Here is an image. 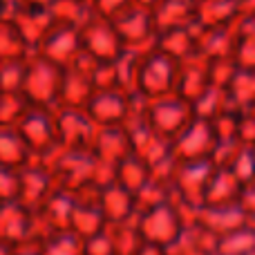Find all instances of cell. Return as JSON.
<instances>
[{
	"instance_id": "cell-39",
	"label": "cell",
	"mask_w": 255,
	"mask_h": 255,
	"mask_svg": "<svg viewBox=\"0 0 255 255\" xmlns=\"http://www.w3.org/2000/svg\"><path fill=\"white\" fill-rule=\"evenodd\" d=\"M235 63H238L240 67L255 70V36H238Z\"/></svg>"
},
{
	"instance_id": "cell-18",
	"label": "cell",
	"mask_w": 255,
	"mask_h": 255,
	"mask_svg": "<svg viewBox=\"0 0 255 255\" xmlns=\"http://www.w3.org/2000/svg\"><path fill=\"white\" fill-rule=\"evenodd\" d=\"M11 22L20 31L22 40L31 49V54L36 52V47L45 38V34L54 27V18L49 13V9H36V7H20L16 16L11 18Z\"/></svg>"
},
{
	"instance_id": "cell-44",
	"label": "cell",
	"mask_w": 255,
	"mask_h": 255,
	"mask_svg": "<svg viewBox=\"0 0 255 255\" xmlns=\"http://www.w3.org/2000/svg\"><path fill=\"white\" fill-rule=\"evenodd\" d=\"M253 115H255V110H253Z\"/></svg>"
},
{
	"instance_id": "cell-42",
	"label": "cell",
	"mask_w": 255,
	"mask_h": 255,
	"mask_svg": "<svg viewBox=\"0 0 255 255\" xmlns=\"http://www.w3.org/2000/svg\"><path fill=\"white\" fill-rule=\"evenodd\" d=\"M163 0H134V4L136 7H141V9H148V11H154V9L161 4Z\"/></svg>"
},
{
	"instance_id": "cell-40",
	"label": "cell",
	"mask_w": 255,
	"mask_h": 255,
	"mask_svg": "<svg viewBox=\"0 0 255 255\" xmlns=\"http://www.w3.org/2000/svg\"><path fill=\"white\" fill-rule=\"evenodd\" d=\"M238 143L240 145H255V115L253 112H242L238 128Z\"/></svg>"
},
{
	"instance_id": "cell-12",
	"label": "cell",
	"mask_w": 255,
	"mask_h": 255,
	"mask_svg": "<svg viewBox=\"0 0 255 255\" xmlns=\"http://www.w3.org/2000/svg\"><path fill=\"white\" fill-rule=\"evenodd\" d=\"M85 112L97 128L124 126L130 115V94L121 90H99L85 106Z\"/></svg>"
},
{
	"instance_id": "cell-25",
	"label": "cell",
	"mask_w": 255,
	"mask_h": 255,
	"mask_svg": "<svg viewBox=\"0 0 255 255\" xmlns=\"http://www.w3.org/2000/svg\"><path fill=\"white\" fill-rule=\"evenodd\" d=\"M229 103L231 108L240 112H253L255 110V70L249 67H238L235 76L231 79L229 88Z\"/></svg>"
},
{
	"instance_id": "cell-28",
	"label": "cell",
	"mask_w": 255,
	"mask_h": 255,
	"mask_svg": "<svg viewBox=\"0 0 255 255\" xmlns=\"http://www.w3.org/2000/svg\"><path fill=\"white\" fill-rule=\"evenodd\" d=\"M31 49L22 40L20 31L11 20H0V63L4 61H22L29 58Z\"/></svg>"
},
{
	"instance_id": "cell-17",
	"label": "cell",
	"mask_w": 255,
	"mask_h": 255,
	"mask_svg": "<svg viewBox=\"0 0 255 255\" xmlns=\"http://www.w3.org/2000/svg\"><path fill=\"white\" fill-rule=\"evenodd\" d=\"M244 13L242 0H197V27L215 29V27H233Z\"/></svg>"
},
{
	"instance_id": "cell-13",
	"label": "cell",
	"mask_w": 255,
	"mask_h": 255,
	"mask_svg": "<svg viewBox=\"0 0 255 255\" xmlns=\"http://www.w3.org/2000/svg\"><path fill=\"white\" fill-rule=\"evenodd\" d=\"M197 43H199V27L197 22H193V25H184V27L159 29L157 36H154L152 49L175 58L177 63H184L199 56Z\"/></svg>"
},
{
	"instance_id": "cell-33",
	"label": "cell",
	"mask_w": 255,
	"mask_h": 255,
	"mask_svg": "<svg viewBox=\"0 0 255 255\" xmlns=\"http://www.w3.org/2000/svg\"><path fill=\"white\" fill-rule=\"evenodd\" d=\"M27 110L29 103L22 94H0V128H16Z\"/></svg>"
},
{
	"instance_id": "cell-27",
	"label": "cell",
	"mask_w": 255,
	"mask_h": 255,
	"mask_svg": "<svg viewBox=\"0 0 255 255\" xmlns=\"http://www.w3.org/2000/svg\"><path fill=\"white\" fill-rule=\"evenodd\" d=\"M97 193H99L101 206L106 208L108 213L119 215V217H124L130 213V208L134 206V199H136L134 195L128 193L124 186H119L115 179H108V181H103V184H99Z\"/></svg>"
},
{
	"instance_id": "cell-32",
	"label": "cell",
	"mask_w": 255,
	"mask_h": 255,
	"mask_svg": "<svg viewBox=\"0 0 255 255\" xmlns=\"http://www.w3.org/2000/svg\"><path fill=\"white\" fill-rule=\"evenodd\" d=\"M27 58L0 63V94H22Z\"/></svg>"
},
{
	"instance_id": "cell-36",
	"label": "cell",
	"mask_w": 255,
	"mask_h": 255,
	"mask_svg": "<svg viewBox=\"0 0 255 255\" xmlns=\"http://www.w3.org/2000/svg\"><path fill=\"white\" fill-rule=\"evenodd\" d=\"M238 63L235 58H220V61H208V74H211V85L226 90L231 79L238 72Z\"/></svg>"
},
{
	"instance_id": "cell-6",
	"label": "cell",
	"mask_w": 255,
	"mask_h": 255,
	"mask_svg": "<svg viewBox=\"0 0 255 255\" xmlns=\"http://www.w3.org/2000/svg\"><path fill=\"white\" fill-rule=\"evenodd\" d=\"M56 121L58 143L63 150H92L99 128L90 119V115L79 108H56L54 110Z\"/></svg>"
},
{
	"instance_id": "cell-10",
	"label": "cell",
	"mask_w": 255,
	"mask_h": 255,
	"mask_svg": "<svg viewBox=\"0 0 255 255\" xmlns=\"http://www.w3.org/2000/svg\"><path fill=\"white\" fill-rule=\"evenodd\" d=\"M81 52H83V47H81L79 27L54 22V27L45 34V38L40 40V45L36 47L34 54H38V56L47 58V61L56 63L61 67H70Z\"/></svg>"
},
{
	"instance_id": "cell-34",
	"label": "cell",
	"mask_w": 255,
	"mask_h": 255,
	"mask_svg": "<svg viewBox=\"0 0 255 255\" xmlns=\"http://www.w3.org/2000/svg\"><path fill=\"white\" fill-rule=\"evenodd\" d=\"M229 170L238 177L242 186L251 184L255 179V145H240L235 150L233 161L229 163Z\"/></svg>"
},
{
	"instance_id": "cell-43",
	"label": "cell",
	"mask_w": 255,
	"mask_h": 255,
	"mask_svg": "<svg viewBox=\"0 0 255 255\" xmlns=\"http://www.w3.org/2000/svg\"><path fill=\"white\" fill-rule=\"evenodd\" d=\"M244 2H247V0H242V4H244Z\"/></svg>"
},
{
	"instance_id": "cell-5",
	"label": "cell",
	"mask_w": 255,
	"mask_h": 255,
	"mask_svg": "<svg viewBox=\"0 0 255 255\" xmlns=\"http://www.w3.org/2000/svg\"><path fill=\"white\" fill-rule=\"evenodd\" d=\"M213 172H215V163L211 159L177 161L175 175H172V190L186 204L206 206V193H208V186H211Z\"/></svg>"
},
{
	"instance_id": "cell-14",
	"label": "cell",
	"mask_w": 255,
	"mask_h": 255,
	"mask_svg": "<svg viewBox=\"0 0 255 255\" xmlns=\"http://www.w3.org/2000/svg\"><path fill=\"white\" fill-rule=\"evenodd\" d=\"M92 152L99 159L101 168L112 172V168L132 152V143H130V136H128L126 128L124 126L99 128L97 139L92 143Z\"/></svg>"
},
{
	"instance_id": "cell-4",
	"label": "cell",
	"mask_w": 255,
	"mask_h": 255,
	"mask_svg": "<svg viewBox=\"0 0 255 255\" xmlns=\"http://www.w3.org/2000/svg\"><path fill=\"white\" fill-rule=\"evenodd\" d=\"M16 130L20 134V139L25 141V145L29 148L34 161L49 163L54 154L61 150L58 134H56V121H54V110L29 106L25 117L18 121Z\"/></svg>"
},
{
	"instance_id": "cell-38",
	"label": "cell",
	"mask_w": 255,
	"mask_h": 255,
	"mask_svg": "<svg viewBox=\"0 0 255 255\" xmlns=\"http://www.w3.org/2000/svg\"><path fill=\"white\" fill-rule=\"evenodd\" d=\"M92 85L94 90H119L117 83V72H115V63H99L97 70L92 74Z\"/></svg>"
},
{
	"instance_id": "cell-9",
	"label": "cell",
	"mask_w": 255,
	"mask_h": 255,
	"mask_svg": "<svg viewBox=\"0 0 255 255\" xmlns=\"http://www.w3.org/2000/svg\"><path fill=\"white\" fill-rule=\"evenodd\" d=\"M217 148L213 126L208 121L195 119L181 134L172 139V154L177 161H202L211 159Z\"/></svg>"
},
{
	"instance_id": "cell-29",
	"label": "cell",
	"mask_w": 255,
	"mask_h": 255,
	"mask_svg": "<svg viewBox=\"0 0 255 255\" xmlns=\"http://www.w3.org/2000/svg\"><path fill=\"white\" fill-rule=\"evenodd\" d=\"M145 49H132L126 47L124 54L115 61V72H117V83L119 90L126 94L136 92V70H139L141 56H143Z\"/></svg>"
},
{
	"instance_id": "cell-11",
	"label": "cell",
	"mask_w": 255,
	"mask_h": 255,
	"mask_svg": "<svg viewBox=\"0 0 255 255\" xmlns=\"http://www.w3.org/2000/svg\"><path fill=\"white\" fill-rule=\"evenodd\" d=\"M115 29L119 38L124 40L126 47L132 49H150L157 36V22H154V13L141 7H130L124 16H119L115 22Z\"/></svg>"
},
{
	"instance_id": "cell-31",
	"label": "cell",
	"mask_w": 255,
	"mask_h": 255,
	"mask_svg": "<svg viewBox=\"0 0 255 255\" xmlns=\"http://www.w3.org/2000/svg\"><path fill=\"white\" fill-rule=\"evenodd\" d=\"M240 119H242V112L235 110V108H226V110L220 112L213 121H208V124L213 126L217 143H238Z\"/></svg>"
},
{
	"instance_id": "cell-19",
	"label": "cell",
	"mask_w": 255,
	"mask_h": 255,
	"mask_svg": "<svg viewBox=\"0 0 255 255\" xmlns=\"http://www.w3.org/2000/svg\"><path fill=\"white\" fill-rule=\"evenodd\" d=\"M235 47H238L235 27H215V29H202L199 27L197 49L204 61L235 58Z\"/></svg>"
},
{
	"instance_id": "cell-30",
	"label": "cell",
	"mask_w": 255,
	"mask_h": 255,
	"mask_svg": "<svg viewBox=\"0 0 255 255\" xmlns=\"http://www.w3.org/2000/svg\"><path fill=\"white\" fill-rule=\"evenodd\" d=\"M190 106H193L195 119L213 121L220 112H224L226 108H231V103H229V94H226V90L213 85V88H208L206 92H204L195 103H190Z\"/></svg>"
},
{
	"instance_id": "cell-26",
	"label": "cell",
	"mask_w": 255,
	"mask_h": 255,
	"mask_svg": "<svg viewBox=\"0 0 255 255\" xmlns=\"http://www.w3.org/2000/svg\"><path fill=\"white\" fill-rule=\"evenodd\" d=\"M49 13H52L54 22H58V25H72L79 27V29L94 16L90 0H52L49 2Z\"/></svg>"
},
{
	"instance_id": "cell-15",
	"label": "cell",
	"mask_w": 255,
	"mask_h": 255,
	"mask_svg": "<svg viewBox=\"0 0 255 255\" xmlns=\"http://www.w3.org/2000/svg\"><path fill=\"white\" fill-rule=\"evenodd\" d=\"M18 177H20V190H18L20 204H40L56 190L52 170L43 161H31L29 166L18 170Z\"/></svg>"
},
{
	"instance_id": "cell-16",
	"label": "cell",
	"mask_w": 255,
	"mask_h": 255,
	"mask_svg": "<svg viewBox=\"0 0 255 255\" xmlns=\"http://www.w3.org/2000/svg\"><path fill=\"white\" fill-rule=\"evenodd\" d=\"M211 85V74H208V61L202 56H195L190 61L179 63V76H177L175 94L184 99L186 103H195Z\"/></svg>"
},
{
	"instance_id": "cell-1",
	"label": "cell",
	"mask_w": 255,
	"mask_h": 255,
	"mask_svg": "<svg viewBox=\"0 0 255 255\" xmlns=\"http://www.w3.org/2000/svg\"><path fill=\"white\" fill-rule=\"evenodd\" d=\"M54 177V186L70 195H76L81 190L97 188L103 184V175H110V170L101 168L99 159L94 157L92 150H58L47 163Z\"/></svg>"
},
{
	"instance_id": "cell-20",
	"label": "cell",
	"mask_w": 255,
	"mask_h": 255,
	"mask_svg": "<svg viewBox=\"0 0 255 255\" xmlns=\"http://www.w3.org/2000/svg\"><path fill=\"white\" fill-rule=\"evenodd\" d=\"M112 179L119 186H124L128 193H132L134 197H139V193L152 181V170L150 166L139 157V154L130 152L124 157L115 168H112Z\"/></svg>"
},
{
	"instance_id": "cell-24",
	"label": "cell",
	"mask_w": 255,
	"mask_h": 255,
	"mask_svg": "<svg viewBox=\"0 0 255 255\" xmlns=\"http://www.w3.org/2000/svg\"><path fill=\"white\" fill-rule=\"evenodd\" d=\"M152 13H154V22H157V31L168 29V27L193 25L195 18H197V2H188V0H163Z\"/></svg>"
},
{
	"instance_id": "cell-8",
	"label": "cell",
	"mask_w": 255,
	"mask_h": 255,
	"mask_svg": "<svg viewBox=\"0 0 255 255\" xmlns=\"http://www.w3.org/2000/svg\"><path fill=\"white\" fill-rule=\"evenodd\" d=\"M148 119L152 124L154 132H159L161 136L172 141L177 134H181L186 128L193 124L195 115L190 103H186L184 99L172 94V97L159 99V101H150Z\"/></svg>"
},
{
	"instance_id": "cell-23",
	"label": "cell",
	"mask_w": 255,
	"mask_h": 255,
	"mask_svg": "<svg viewBox=\"0 0 255 255\" xmlns=\"http://www.w3.org/2000/svg\"><path fill=\"white\" fill-rule=\"evenodd\" d=\"M244 186L238 181V177L229 168H215L211 186L206 193V206H229V204H240Z\"/></svg>"
},
{
	"instance_id": "cell-41",
	"label": "cell",
	"mask_w": 255,
	"mask_h": 255,
	"mask_svg": "<svg viewBox=\"0 0 255 255\" xmlns=\"http://www.w3.org/2000/svg\"><path fill=\"white\" fill-rule=\"evenodd\" d=\"M233 27L238 36H255V9H244Z\"/></svg>"
},
{
	"instance_id": "cell-21",
	"label": "cell",
	"mask_w": 255,
	"mask_h": 255,
	"mask_svg": "<svg viewBox=\"0 0 255 255\" xmlns=\"http://www.w3.org/2000/svg\"><path fill=\"white\" fill-rule=\"evenodd\" d=\"M94 92L97 90H94L90 76H85L83 72L74 70V67H65L58 108H79V110H85V106L90 103Z\"/></svg>"
},
{
	"instance_id": "cell-22",
	"label": "cell",
	"mask_w": 255,
	"mask_h": 255,
	"mask_svg": "<svg viewBox=\"0 0 255 255\" xmlns=\"http://www.w3.org/2000/svg\"><path fill=\"white\" fill-rule=\"evenodd\" d=\"M31 161L34 157L16 128H0V168L18 172L25 166H29Z\"/></svg>"
},
{
	"instance_id": "cell-37",
	"label": "cell",
	"mask_w": 255,
	"mask_h": 255,
	"mask_svg": "<svg viewBox=\"0 0 255 255\" xmlns=\"http://www.w3.org/2000/svg\"><path fill=\"white\" fill-rule=\"evenodd\" d=\"M18 190H20V177L16 170L0 168V204L18 202Z\"/></svg>"
},
{
	"instance_id": "cell-7",
	"label": "cell",
	"mask_w": 255,
	"mask_h": 255,
	"mask_svg": "<svg viewBox=\"0 0 255 255\" xmlns=\"http://www.w3.org/2000/svg\"><path fill=\"white\" fill-rule=\"evenodd\" d=\"M81 47L99 63H115L124 54L126 45L119 38L115 25L103 18L92 16L81 27Z\"/></svg>"
},
{
	"instance_id": "cell-2",
	"label": "cell",
	"mask_w": 255,
	"mask_h": 255,
	"mask_svg": "<svg viewBox=\"0 0 255 255\" xmlns=\"http://www.w3.org/2000/svg\"><path fill=\"white\" fill-rule=\"evenodd\" d=\"M65 67L47 61V58L31 54L27 58L25 83H22V97L34 108H47L56 110L61 101V85Z\"/></svg>"
},
{
	"instance_id": "cell-35",
	"label": "cell",
	"mask_w": 255,
	"mask_h": 255,
	"mask_svg": "<svg viewBox=\"0 0 255 255\" xmlns=\"http://www.w3.org/2000/svg\"><path fill=\"white\" fill-rule=\"evenodd\" d=\"M90 7H92V13L97 18L115 22L130 7H134V0H90Z\"/></svg>"
},
{
	"instance_id": "cell-3",
	"label": "cell",
	"mask_w": 255,
	"mask_h": 255,
	"mask_svg": "<svg viewBox=\"0 0 255 255\" xmlns=\"http://www.w3.org/2000/svg\"><path fill=\"white\" fill-rule=\"evenodd\" d=\"M179 63L157 49H145L136 70V92L148 101H159L175 94Z\"/></svg>"
}]
</instances>
